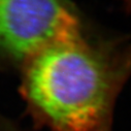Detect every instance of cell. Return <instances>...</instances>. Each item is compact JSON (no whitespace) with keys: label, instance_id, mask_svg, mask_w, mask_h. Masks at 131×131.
<instances>
[{"label":"cell","instance_id":"cell-3","mask_svg":"<svg viewBox=\"0 0 131 131\" xmlns=\"http://www.w3.org/2000/svg\"><path fill=\"white\" fill-rule=\"evenodd\" d=\"M118 1L122 7L127 12V14H129L131 16V0H116Z\"/></svg>","mask_w":131,"mask_h":131},{"label":"cell","instance_id":"cell-1","mask_svg":"<svg viewBox=\"0 0 131 131\" xmlns=\"http://www.w3.org/2000/svg\"><path fill=\"white\" fill-rule=\"evenodd\" d=\"M131 80V35L97 37L86 28L24 63L23 94L48 131H113Z\"/></svg>","mask_w":131,"mask_h":131},{"label":"cell","instance_id":"cell-2","mask_svg":"<svg viewBox=\"0 0 131 131\" xmlns=\"http://www.w3.org/2000/svg\"><path fill=\"white\" fill-rule=\"evenodd\" d=\"M84 28L69 0H0V50L23 64Z\"/></svg>","mask_w":131,"mask_h":131}]
</instances>
